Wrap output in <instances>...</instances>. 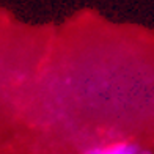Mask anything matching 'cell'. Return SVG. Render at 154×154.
<instances>
[{
    "mask_svg": "<svg viewBox=\"0 0 154 154\" xmlns=\"http://www.w3.org/2000/svg\"><path fill=\"white\" fill-rule=\"evenodd\" d=\"M82 154H154V152L140 142L116 137L91 143Z\"/></svg>",
    "mask_w": 154,
    "mask_h": 154,
    "instance_id": "obj_1",
    "label": "cell"
}]
</instances>
